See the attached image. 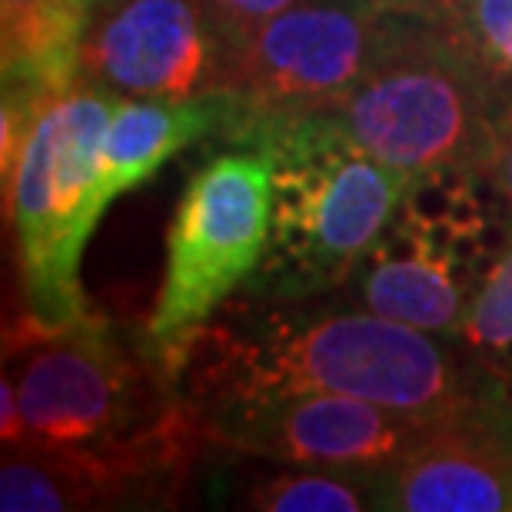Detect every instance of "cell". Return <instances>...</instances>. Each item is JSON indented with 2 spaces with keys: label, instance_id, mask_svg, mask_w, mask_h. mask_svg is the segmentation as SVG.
Here are the masks:
<instances>
[{
  "label": "cell",
  "instance_id": "1",
  "mask_svg": "<svg viewBox=\"0 0 512 512\" xmlns=\"http://www.w3.org/2000/svg\"><path fill=\"white\" fill-rule=\"evenodd\" d=\"M173 380L193 413L250 396L343 393L449 419L512 389L469 363L453 336L370 313L343 290L300 300L237 290L190 336Z\"/></svg>",
  "mask_w": 512,
  "mask_h": 512
},
{
  "label": "cell",
  "instance_id": "2",
  "mask_svg": "<svg viewBox=\"0 0 512 512\" xmlns=\"http://www.w3.org/2000/svg\"><path fill=\"white\" fill-rule=\"evenodd\" d=\"M4 373L17 383V449L27 453L133 459L193 479L217 449L143 340H124L94 310L70 326H44L24 310L7 330Z\"/></svg>",
  "mask_w": 512,
  "mask_h": 512
},
{
  "label": "cell",
  "instance_id": "3",
  "mask_svg": "<svg viewBox=\"0 0 512 512\" xmlns=\"http://www.w3.org/2000/svg\"><path fill=\"white\" fill-rule=\"evenodd\" d=\"M220 143L270 153V237L240 290L256 296H320L343 290L386 230L409 177L370 157L330 114L243 124Z\"/></svg>",
  "mask_w": 512,
  "mask_h": 512
},
{
  "label": "cell",
  "instance_id": "4",
  "mask_svg": "<svg viewBox=\"0 0 512 512\" xmlns=\"http://www.w3.org/2000/svg\"><path fill=\"white\" fill-rule=\"evenodd\" d=\"M509 233L512 217L483 170L419 173L343 296L389 320L456 336Z\"/></svg>",
  "mask_w": 512,
  "mask_h": 512
},
{
  "label": "cell",
  "instance_id": "5",
  "mask_svg": "<svg viewBox=\"0 0 512 512\" xmlns=\"http://www.w3.org/2000/svg\"><path fill=\"white\" fill-rule=\"evenodd\" d=\"M117 104V94L77 80L37 117L14 173L4 180L27 313L44 326H70L90 313L80 260L107 210L100 150Z\"/></svg>",
  "mask_w": 512,
  "mask_h": 512
},
{
  "label": "cell",
  "instance_id": "6",
  "mask_svg": "<svg viewBox=\"0 0 512 512\" xmlns=\"http://www.w3.org/2000/svg\"><path fill=\"white\" fill-rule=\"evenodd\" d=\"M326 114L370 157L413 180L483 170L506 104L449 40L406 14L380 64Z\"/></svg>",
  "mask_w": 512,
  "mask_h": 512
},
{
  "label": "cell",
  "instance_id": "7",
  "mask_svg": "<svg viewBox=\"0 0 512 512\" xmlns=\"http://www.w3.org/2000/svg\"><path fill=\"white\" fill-rule=\"evenodd\" d=\"M270 153L220 143L190 173L167 230V263L143 346L173 380L190 336L250 280L270 237ZM177 383V380H173Z\"/></svg>",
  "mask_w": 512,
  "mask_h": 512
},
{
  "label": "cell",
  "instance_id": "8",
  "mask_svg": "<svg viewBox=\"0 0 512 512\" xmlns=\"http://www.w3.org/2000/svg\"><path fill=\"white\" fill-rule=\"evenodd\" d=\"M403 24L406 14L380 0H296L280 10L240 50V127L333 110L380 64Z\"/></svg>",
  "mask_w": 512,
  "mask_h": 512
},
{
  "label": "cell",
  "instance_id": "9",
  "mask_svg": "<svg viewBox=\"0 0 512 512\" xmlns=\"http://www.w3.org/2000/svg\"><path fill=\"white\" fill-rule=\"evenodd\" d=\"M240 47L210 0H97L80 40V77L120 100L233 90Z\"/></svg>",
  "mask_w": 512,
  "mask_h": 512
},
{
  "label": "cell",
  "instance_id": "10",
  "mask_svg": "<svg viewBox=\"0 0 512 512\" xmlns=\"http://www.w3.org/2000/svg\"><path fill=\"white\" fill-rule=\"evenodd\" d=\"M197 416L210 443L223 453L366 473L396 463L439 423L343 393L250 396L210 406Z\"/></svg>",
  "mask_w": 512,
  "mask_h": 512
},
{
  "label": "cell",
  "instance_id": "11",
  "mask_svg": "<svg viewBox=\"0 0 512 512\" xmlns=\"http://www.w3.org/2000/svg\"><path fill=\"white\" fill-rule=\"evenodd\" d=\"M373 509L512 512V389L439 419L396 463L373 473Z\"/></svg>",
  "mask_w": 512,
  "mask_h": 512
},
{
  "label": "cell",
  "instance_id": "12",
  "mask_svg": "<svg viewBox=\"0 0 512 512\" xmlns=\"http://www.w3.org/2000/svg\"><path fill=\"white\" fill-rule=\"evenodd\" d=\"M240 120L243 104L233 90L180 100H120L100 150V197L110 207L193 143L230 137Z\"/></svg>",
  "mask_w": 512,
  "mask_h": 512
},
{
  "label": "cell",
  "instance_id": "13",
  "mask_svg": "<svg viewBox=\"0 0 512 512\" xmlns=\"http://www.w3.org/2000/svg\"><path fill=\"white\" fill-rule=\"evenodd\" d=\"M213 466L207 496L217 506L256 512H366L373 509V473L276 463V459L227 453Z\"/></svg>",
  "mask_w": 512,
  "mask_h": 512
},
{
  "label": "cell",
  "instance_id": "14",
  "mask_svg": "<svg viewBox=\"0 0 512 512\" xmlns=\"http://www.w3.org/2000/svg\"><path fill=\"white\" fill-rule=\"evenodd\" d=\"M90 4L84 0H0V70L4 84L67 94L80 77V40Z\"/></svg>",
  "mask_w": 512,
  "mask_h": 512
},
{
  "label": "cell",
  "instance_id": "15",
  "mask_svg": "<svg viewBox=\"0 0 512 512\" xmlns=\"http://www.w3.org/2000/svg\"><path fill=\"white\" fill-rule=\"evenodd\" d=\"M423 20L512 107V0H443Z\"/></svg>",
  "mask_w": 512,
  "mask_h": 512
},
{
  "label": "cell",
  "instance_id": "16",
  "mask_svg": "<svg viewBox=\"0 0 512 512\" xmlns=\"http://www.w3.org/2000/svg\"><path fill=\"white\" fill-rule=\"evenodd\" d=\"M453 340L469 363L512 386V233Z\"/></svg>",
  "mask_w": 512,
  "mask_h": 512
},
{
  "label": "cell",
  "instance_id": "17",
  "mask_svg": "<svg viewBox=\"0 0 512 512\" xmlns=\"http://www.w3.org/2000/svg\"><path fill=\"white\" fill-rule=\"evenodd\" d=\"M293 4H296V0H210L213 14H217L223 30L237 40L240 50L250 40V34L256 27H263L266 20H273L280 10L293 7Z\"/></svg>",
  "mask_w": 512,
  "mask_h": 512
},
{
  "label": "cell",
  "instance_id": "18",
  "mask_svg": "<svg viewBox=\"0 0 512 512\" xmlns=\"http://www.w3.org/2000/svg\"><path fill=\"white\" fill-rule=\"evenodd\" d=\"M483 173L489 177V183L496 187L499 200H503V207L509 210V217H512V107L503 114V120H499L493 150H489V160H486Z\"/></svg>",
  "mask_w": 512,
  "mask_h": 512
},
{
  "label": "cell",
  "instance_id": "19",
  "mask_svg": "<svg viewBox=\"0 0 512 512\" xmlns=\"http://www.w3.org/2000/svg\"><path fill=\"white\" fill-rule=\"evenodd\" d=\"M0 436H4V449H17L24 443V409H20L17 383L10 373L0 380Z\"/></svg>",
  "mask_w": 512,
  "mask_h": 512
},
{
  "label": "cell",
  "instance_id": "20",
  "mask_svg": "<svg viewBox=\"0 0 512 512\" xmlns=\"http://www.w3.org/2000/svg\"><path fill=\"white\" fill-rule=\"evenodd\" d=\"M380 4L389 7V10H396V14H416V17H423L433 7L443 4V0H380Z\"/></svg>",
  "mask_w": 512,
  "mask_h": 512
},
{
  "label": "cell",
  "instance_id": "21",
  "mask_svg": "<svg viewBox=\"0 0 512 512\" xmlns=\"http://www.w3.org/2000/svg\"><path fill=\"white\" fill-rule=\"evenodd\" d=\"M84 4H90V7H94V4H97V0H84Z\"/></svg>",
  "mask_w": 512,
  "mask_h": 512
}]
</instances>
